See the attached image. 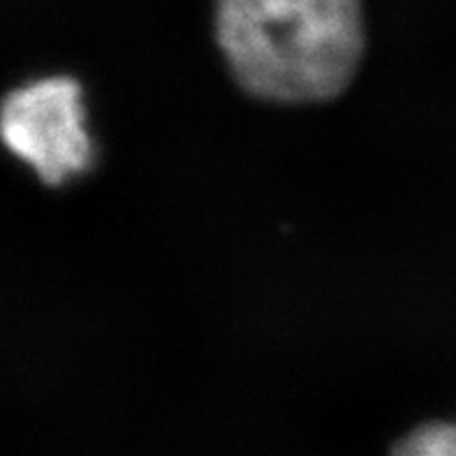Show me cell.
Listing matches in <instances>:
<instances>
[{
    "mask_svg": "<svg viewBox=\"0 0 456 456\" xmlns=\"http://www.w3.org/2000/svg\"><path fill=\"white\" fill-rule=\"evenodd\" d=\"M392 456H456V422H427L405 434Z\"/></svg>",
    "mask_w": 456,
    "mask_h": 456,
    "instance_id": "3957f363",
    "label": "cell"
},
{
    "mask_svg": "<svg viewBox=\"0 0 456 456\" xmlns=\"http://www.w3.org/2000/svg\"><path fill=\"white\" fill-rule=\"evenodd\" d=\"M0 142L46 185H63L88 172L95 144L79 81L52 75L12 88L0 100Z\"/></svg>",
    "mask_w": 456,
    "mask_h": 456,
    "instance_id": "7a4b0ae2",
    "label": "cell"
},
{
    "mask_svg": "<svg viewBox=\"0 0 456 456\" xmlns=\"http://www.w3.org/2000/svg\"><path fill=\"white\" fill-rule=\"evenodd\" d=\"M214 35L232 79L253 98L330 102L364 61V0H214Z\"/></svg>",
    "mask_w": 456,
    "mask_h": 456,
    "instance_id": "6da1fadb",
    "label": "cell"
}]
</instances>
